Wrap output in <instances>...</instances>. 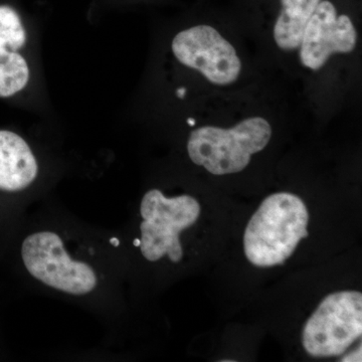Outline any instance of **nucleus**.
Here are the masks:
<instances>
[{
	"instance_id": "nucleus-1",
	"label": "nucleus",
	"mask_w": 362,
	"mask_h": 362,
	"mask_svg": "<svg viewBox=\"0 0 362 362\" xmlns=\"http://www.w3.org/2000/svg\"><path fill=\"white\" fill-rule=\"evenodd\" d=\"M308 209L297 195L280 192L267 197L245 232L247 259L262 268L282 265L308 237Z\"/></svg>"
},
{
	"instance_id": "nucleus-2",
	"label": "nucleus",
	"mask_w": 362,
	"mask_h": 362,
	"mask_svg": "<svg viewBox=\"0 0 362 362\" xmlns=\"http://www.w3.org/2000/svg\"><path fill=\"white\" fill-rule=\"evenodd\" d=\"M271 136L270 123L263 117H250L228 129L204 126L190 134L188 156L214 175H232L244 170Z\"/></svg>"
},
{
	"instance_id": "nucleus-3",
	"label": "nucleus",
	"mask_w": 362,
	"mask_h": 362,
	"mask_svg": "<svg viewBox=\"0 0 362 362\" xmlns=\"http://www.w3.org/2000/svg\"><path fill=\"white\" fill-rule=\"evenodd\" d=\"M140 214V249L144 258L156 262L168 256L178 263L183 256L180 233L197 223L201 214L197 199L189 195L168 199L160 190L151 189L143 197Z\"/></svg>"
},
{
	"instance_id": "nucleus-4",
	"label": "nucleus",
	"mask_w": 362,
	"mask_h": 362,
	"mask_svg": "<svg viewBox=\"0 0 362 362\" xmlns=\"http://www.w3.org/2000/svg\"><path fill=\"white\" fill-rule=\"evenodd\" d=\"M362 334L361 292L333 293L305 324L302 342L314 357L341 356Z\"/></svg>"
},
{
	"instance_id": "nucleus-5",
	"label": "nucleus",
	"mask_w": 362,
	"mask_h": 362,
	"mask_svg": "<svg viewBox=\"0 0 362 362\" xmlns=\"http://www.w3.org/2000/svg\"><path fill=\"white\" fill-rule=\"evenodd\" d=\"M21 256L26 270L44 284L71 295H85L97 285V276L88 264L74 261L57 233L40 232L23 240Z\"/></svg>"
},
{
	"instance_id": "nucleus-6",
	"label": "nucleus",
	"mask_w": 362,
	"mask_h": 362,
	"mask_svg": "<svg viewBox=\"0 0 362 362\" xmlns=\"http://www.w3.org/2000/svg\"><path fill=\"white\" fill-rule=\"evenodd\" d=\"M171 49L178 62L199 71L214 85L233 84L242 71L235 47L211 25H195L178 33Z\"/></svg>"
},
{
	"instance_id": "nucleus-7",
	"label": "nucleus",
	"mask_w": 362,
	"mask_h": 362,
	"mask_svg": "<svg viewBox=\"0 0 362 362\" xmlns=\"http://www.w3.org/2000/svg\"><path fill=\"white\" fill-rule=\"evenodd\" d=\"M357 32L347 16H337L328 0L319 2L305 26L300 44V59L306 68L318 71L334 54H349L356 49Z\"/></svg>"
},
{
	"instance_id": "nucleus-8",
	"label": "nucleus",
	"mask_w": 362,
	"mask_h": 362,
	"mask_svg": "<svg viewBox=\"0 0 362 362\" xmlns=\"http://www.w3.org/2000/svg\"><path fill=\"white\" fill-rule=\"evenodd\" d=\"M25 42L20 16L11 7L0 6V98L14 96L30 81L28 62L18 52Z\"/></svg>"
},
{
	"instance_id": "nucleus-9",
	"label": "nucleus",
	"mask_w": 362,
	"mask_h": 362,
	"mask_svg": "<svg viewBox=\"0 0 362 362\" xmlns=\"http://www.w3.org/2000/svg\"><path fill=\"white\" fill-rule=\"evenodd\" d=\"M39 165L23 137L0 130V189L20 192L37 178Z\"/></svg>"
},
{
	"instance_id": "nucleus-10",
	"label": "nucleus",
	"mask_w": 362,
	"mask_h": 362,
	"mask_svg": "<svg viewBox=\"0 0 362 362\" xmlns=\"http://www.w3.org/2000/svg\"><path fill=\"white\" fill-rule=\"evenodd\" d=\"M321 0H281L282 11L274 28V39L282 49L300 47L305 26Z\"/></svg>"
},
{
	"instance_id": "nucleus-11",
	"label": "nucleus",
	"mask_w": 362,
	"mask_h": 362,
	"mask_svg": "<svg viewBox=\"0 0 362 362\" xmlns=\"http://www.w3.org/2000/svg\"><path fill=\"white\" fill-rule=\"evenodd\" d=\"M361 346H359V349L356 350V351L352 352V354H349V356L343 357L341 361H359L361 362Z\"/></svg>"
},
{
	"instance_id": "nucleus-12",
	"label": "nucleus",
	"mask_w": 362,
	"mask_h": 362,
	"mask_svg": "<svg viewBox=\"0 0 362 362\" xmlns=\"http://www.w3.org/2000/svg\"><path fill=\"white\" fill-rule=\"evenodd\" d=\"M110 243L113 246L119 247V245H120V240L117 239V238H112L110 240Z\"/></svg>"
},
{
	"instance_id": "nucleus-13",
	"label": "nucleus",
	"mask_w": 362,
	"mask_h": 362,
	"mask_svg": "<svg viewBox=\"0 0 362 362\" xmlns=\"http://www.w3.org/2000/svg\"><path fill=\"white\" fill-rule=\"evenodd\" d=\"M133 244H134L135 247H140V245H141V240H140V239H135Z\"/></svg>"
}]
</instances>
